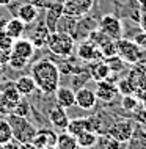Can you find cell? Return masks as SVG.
<instances>
[{
    "label": "cell",
    "mask_w": 146,
    "mask_h": 149,
    "mask_svg": "<svg viewBox=\"0 0 146 149\" xmlns=\"http://www.w3.org/2000/svg\"><path fill=\"white\" fill-rule=\"evenodd\" d=\"M60 69L52 60H39L31 66V79L43 94H54L60 86Z\"/></svg>",
    "instance_id": "obj_1"
},
{
    "label": "cell",
    "mask_w": 146,
    "mask_h": 149,
    "mask_svg": "<svg viewBox=\"0 0 146 149\" xmlns=\"http://www.w3.org/2000/svg\"><path fill=\"white\" fill-rule=\"evenodd\" d=\"M6 121L10 123L11 132H13V138L17 143H31L33 141L38 129H36L33 124L25 118V116L8 113Z\"/></svg>",
    "instance_id": "obj_2"
},
{
    "label": "cell",
    "mask_w": 146,
    "mask_h": 149,
    "mask_svg": "<svg viewBox=\"0 0 146 149\" xmlns=\"http://www.w3.org/2000/svg\"><path fill=\"white\" fill-rule=\"evenodd\" d=\"M47 47L57 57L61 58H68L72 55V52L75 50V41L69 33H64V31H52L50 36L47 39Z\"/></svg>",
    "instance_id": "obj_3"
},
{
    "label": "cell",
    "mask_w": 146,
    "mask_h": 149,
    "mask_svg": "<svg viewBox=\"0 0 146 149\" xmlns=\"http://www.w3.org/2000/svg\"><path fill=\"white\" fill-rule=\"evenodd\" d=\"M116 57H119L124 63H140L143 57H146V52H143V49L137 44L135 41L131 39H116Z\"/></svg>",
    "instance_id": "obj_4"
},
{
    "label": "cell",
    "mask_w": 146,
    "mask_h": 149,
    "mask_svg": "<svg viewBox=\"0 0 146 149\" xmlns=\"http://www.w3.org/2000/svg\"><path fill=\"white\" fill-rule=\"evenodd\" d=\"M97 29L112 39H121L124 35L123 22L115 14H104L99 19V22H97Z\"/></svg>",
    "instance_id": "obj_5"
},
{
    "label": "cell",
    "mask_w": 146,
    "mask_h": 149,
    "mask_svg": "<svg viewBox=\"0 0 146 149\" xmlns=\"http://www.w3.org/2000/svg\"><path fill=\"white\" fill-rule=\"evenodd\" d=\"M133 130H135V126H133V123L131 119L119 118V119L113 121V124L108 129V135H112L119 143H127L131 140Z\"/></svg>",
    "instance_id": "obj_6"
},
{
    "label": "cell",
    "mask_w": 146,
    "mask_h": 149,
    "mask_svg": "<svg viewBox=\"0 0 146 149\" xmlns=\"http://www.w3.org/2000/svg\"><path fill=\"white\" fill-rule=\"evenodd\" d=\"M63 2V14L71 17H82L91 13L94 6V0H61Z\"/></svg>",
    "instance_id": "obj_7"
},
{
    "label": "cell",
    "mask_w": 146,
    "mask_h": 149,
    "mask_svg": "<svg viewBox=\"0 0 146 149\" xmlns=\"http://www.w3.org/2000/svg\"><path fill=\"white\" fill-rule=\"evenodd\" d=\"M21 99H22V96L16 90L13 82H8L5 86H0V104L5 108V111L11 113Z\"/></svg>",
    "instance_id": "obj_8"
},
{
    "label": "cell",
    "mask_w": 146,
    "mask_h": 149,
    "mask_svg": "<svg viewBox=\"0 0 146 149\" xmlns=\"http://www.w3.org/2000/svg\"><path fill=\"white\" fill-rule=\"evenodd\" d=\"M77 58L85 63H93L102 58V54L91 39H83L77 46Z\"/></svg>",
    "instance_id": "obj_9"
},
{
    "label": "cell",
    "mask_w": 146,
    "mask_h": 149,
    "mask_svg": "<svg viewBox=\"0 0 146 149\" xmlns=\"http://www.w3.org/2000/svg\"><path fill=\"white\" fill-rule=\"evenodd\" d=\"M97 29V22H94V19L88 17L87 16H82V17L77 19L75 22V27H74V31H72V38L74 41H83V39H88V36L91 35V31Z\"/></svg>",
    "instance_id": "obj_10"
},
{
    "label": "cell",
    "mask_w": 146,
    "mask_h": 149,
    "mask_svg": "<svg viewBox=\"0 0 146 149\" xmlns=\"http://www.w3.org/2000/svg\"><path fill=\"white\" fill-rule=\"evenodd\" d=\"M94 94L97 100H102V102H112L113 99L118 94V88L113 82L110 80H101V82H96V90Z\"/></svg>",
    "instance_id": "obj_11"
},
{
    "label": "cell",
    "mask_w": 146,
    "mask_h": 149,
    "mask_svg": "<svg viewBox=\"0 0 146 149\" xmlns=\"http://www.w3.org/2000/svg\"><path fill=\"white\" fill-rule=\"evenodd\" d=\"M97 104V97L94 91L90 88H79L75 91V105L82 110H93Z\"/></svg>",
    "instance_id": "obj_12"
},
{
    "label": "cell",
    "mask_w": 146,
    "mask_h": 149,
    "mask_svg": "<svg viewBox=\"0 0 146 149\" xmlns=\"http://www.w3.org/2000/svg\"><path fill=\"white\" fill-rule=\"evenodd\" d=\"M61 16H63V2L57 0V3H52V5L47 6L44 25H46L50 31H55L57 30V24H58Z\"/></svg>",
    "instance_id": "obj_13"
},
{
    "label": "cell",
    "mask_w": 146,
    "mask_h": 149,
    "mask_svg": "<svg viewBox=\"0 0 146 149\" xmlns=\"http://www.w3.org/2000/svg\"><path fill=\"white\" fill-rule=\"evenodd\" d=\"M55 94V100L57 105L63 107L64 110H69L71 107L75 105V91L69 86H58Z\"/></svg>",
    "instance_id": "obj_14"
},
{
    "label": "cell",
    "mask_w": 146,
    "mask_h": 149,
    "mask_svg": "<svg viewBox=\"0 0 146 149\" xmlns=\"http://www.w3.org/2000/svg\"><path fill=\"white\" fill-rule=\"evenodd\" d=\"M55 141H57V134L54 130H50V129H39L36 132L31 144L35 146V149H46V148L55 146Z\"/></svg>",
    "instance_id": "obj_15"
},
{
    "label": "cell",
    "mask_w": 146,
    "mask_h": 149,
    "mask_svg": "<svg viewBox=\"0 0 146 149\" xmlns=\"http://www.w3.org/2000/svg\"><path fill=\"white\" fill-rule=\"evenodd\" d=\"M16 16L24 22V24H35L38 21V16H39V8L36 3H22L19 5L17 11H16Z\"/></svg>",
    "instance_id": "obj_16"
},
{
    "label": "cell",
    "mask_w": 146,
    "mask_h": 149,
    "mask_svg": "<svg viewBox=\"0 0 146 149\" xmlns=\"http://www.w3.org/2000/svg\"><path fill=\"white\" fill-rule=\"evenodd\" d=\"M90 77L94 79V82H101V80H107L110 79L112 75V68L110 64L104 60H97V61H93L90 63Z\"/></svg>",
    "instance_id": "obj_17"
},
{
    "label": "cell",
    "mask_w": 146,
    "mask_h": 149,
    "mask_svg": "<svg viewBox=\"0 0 146 149\" xmlns=\"http://www.w3.org/2000/svg\"><path fill=\"white\" fill-rule=\"evenodd\" d=\"M49 121L54 126V129H58V130H64L69 123V116H68L66 110L60 105H55L49 110Z\"/></svg>",
    "instance_id": "obj_18"
},
{
    "label": "cell",
    "mask_w": 146,
    "mask_h": 149,
    "mask_svg": "<svg viewBox=\"0 0 146 149\" xmlns=\"http://www.w3.org/2000/svg\"><path fill=\"white\" fill-rule=\"evenodd\" d=\"M11 54L17 55V57H22L25 60H30L31 57H33V54H35V46L31 44L30 39L17 38V39H14V42H13Z\"/></svg>",
    "instance_id": "obj_19"
},
{
    "label": "cell",
    "mask_w": 146,
    "mask_h": 149,
    "mask_svg": "<svg viewBox=\"0 0 146 149\" xmlns=\"http://www.w3.org/2000/svg\"><path fill=\"white\" fill-rule=\"evenodd\" d=\"M64 130L71 135H80L83 132H88V130H93V123H91V118H74V119H69L68 126ZM94 132V130H93Z\"/></svg>",
    "instance_id": "obj_20"
},
{
    "label": "cell",
    "mask_w": 146,
    "mask_h": 149,
    "mask_svg": "<svg viewBox=\"0 0 146 149\" xmlns=\"http://www.w3.org/2000/svg\"><path fill=\"white\" fill-rule=\"evenodd\" d=\"M25 27H27V24H24L17 16H14V17L8 19L5 22L3 30H5V35H8L10 38L17 39V38H22L24 31H25Z\"/></svg>",
    "instance_id": "obj_21"
},
{
    "label": "cell",
    "mask_w": 146,
    "mask_h": 149,
    "mask_svg": "<svg viewBox=\"0 0 146 149\" xmlns=\"http://www.w3.org/2000/svg\"><path fill=\"white\" fill-rule=\"evenodd\" d=\"M52 31L47 29L44 24H38V25L35 27V30L31 31V35H30V41L31 44L35 46V49L38 47V49H41V47L44 46H47V39H49V36H50Z\"/></svg>",
    "instance_id": "obj_22"
},
{
    "label": "cell",
    "mask_w": 146,
    "mask_h": 149,
    "mask_svg": "<svg viewBox=\"0 0 146 149\" xmlns=\"http://www.w3.org/2000/svg\"><path fill=\"white\" fill-rule=\"evenodd\" d=\"M13 83H14L16 90L19 91V94H21L22 97L30 96L31 93L36 90V83H35V80L31 79V75H22V77L16 79Z\"/></svg>",
    "instance_id": "obj_23"
},
{
    "label": "cell",
    "mask_w": 146,
    "mask_h": 149,
    "mask_svg": "<svg viewBox=\"0 0 146 149\" xmlns=\"http://www.w3.org/2000/svg\"><path fill=\"white\" fill-rule=\"evenodd\" d=\"M55 149H79L75 136L68 134V132L58 134L57 135V141H55Z\"/></svg>",
    "instance_id": "obj_24"
},
{
    "label": "cell",
    "mask_w": 146,
    "mask_h": 149,
    "mask_svg": "<svg viewBox=\"0 0 146 149\" xmlns=\"http://www.w3.org/2000/svg\"><path fill=\"white\" fill-rule=\"evenodd\" d=\"M75 140H77V146L79 148H82V149H90L93 146H96L97 144V134L96 132H93V130H88V132H83V134H80V135H77L75 136Z\"/></svg>",
    "instance_id": "obj_25"
},
{
    "label": "cell",
    "mask_w": 146,
    "mask_h": 149,
    "mask_svg": "<svg viewBox=\"0 0 146 149\" xmlns=\"http://www.w3.org/2000/svg\"><path fill=\"white\" fill-rule=\"evenodd\" d=\"M127 143L131 144L129 149H146V134L141 129H135Z\"/></svg>",
    "instance_id": "obj_26"
},
{
    "label": "cell",
    "mask_w": 146,
    "mask_h": 149,
    "mask_svg": "<svg viewBox=\"0 0 146 149\" xmlns=\"http://www.w3.org/2000/svg\"><path fill=\"white\" fill-rule=\"evenodd\" d=\"M69 60H64V63H61L58 66L60 74H79V72H83L85 69H82V66H79L74 58L68 57Z\"/></svg>",
    "instance_id": "obj_27"
},
{
    "label": "cell",
    "mask_w": 146,
    "mask_h": 149,
    "mask_svg": "<svg viewBox=\"0 0 146 149\" xmlns=\"http://www.w3.org/2000/svg\"><path fill=\"white\" fill-rule=\"evenodd\" d=\"M13 132H11L10 123L6 121V118H0V146L5 143L13 141Z\"/></svg>",
    "instance_id": "obj_28"
},
{
    "label": "cell",
    "mask_w": 146,
    "mask_h": 149,
    "mask_svg": "<svg viewBox=\"0 0 146 149\" xmlns=\"http://www.w3.org/2000/svg\"><path fill=\"white\" fill-rule=\"evenodd\" d=\"M28 61H30V60H25V58H22V57H17V55L10 54V58H8L6 64H8V66H10L13 71H22L24 68H27Z\"/></svg>",
    "instance_id": "obj_29"
},
{
    "label": "cell",
    "mask_w": 146,
    "mask_h": 149,
    "mask_svg": "<svg viewBox=\"0 0 146 149\" xmlns=\"http://www.w3.org/2000/svg\"><path fill=\"white\" fill-rule=\"evenodd\" d=\"M140 104V100L137 96L133 94H124L123 99H121V107L124 108V110H133V108H137Z\"/></svg>",
    "instance_id": "obj_30"
},
{
    "label": "cell",
    "mask_w": 146,
    "mask_h": 149,
    "mask_svg": "<svg viewBox=\"0 0 146 149\" xmlns=\"http://www.w3.org/2000/svg\"><path fill=\"white\" fill-rule=\"evenodd\" d=\"M11 113L19 115V116H25V118H28V113H30V104H28L27 100L22 97V99L17 102V105L14 107V110L11 111Z\"/></svg>",
    "instance_id": "obj_31"
},
{
    "label": "cell",
    "mask_w": 146,
    "mask_h": 149,
    "mask_svg": "<svg viewBox=\"0 0 146 149\" xmlns=\"http://www.w3.org/2000/svg\"><path fill=\"white\" fill-rule=\"evenodd\" d=\"M102 144H104V149H121L123 143L115 140L112 135H107V136H102Z\"/></svg>",
    "instance_id": "obj_32"
},
{
    "label": "cell",
    "mask_w": 146,
    "mask_h": 149,
    "mask_svg": "<svg viewBox=\"0 0 146 149\" xmlns=\"http://www.w3.org/2000/svg\"><path fill=\"white\" fill-rule=\"evenodd\" d=\"M132 113H133V119H137L138 123H145L146 124V107H143V105L138 104V107L133 108Z\"/></svg>",
    "instance_id": "obj_33"
},
{
    "label": "cell",
    "mask_w": 146,
    "mask_h": 149,
    "mask_svg": "<svg viewBox=\"0 0 146 149\" xmlns=\"http://www.w3.org/2000/svg\"><path fill=\"white\" fill-rule=\"evenodd\" d=\"M13 42H14V39H13V38H10L8 35H2V36H0V49H2V50L11 52Z\"/></svg>",
    "instance_id": "obj_34"
},
{
    "label": "cell",
    "mask_w": 146,
    "mask_h": 149,
    "mask_svg": "<svg viewBox=\"0 0 146 149\" xmlns=\"http://www.w3.org/2000/svg\"><path fill=\"white\" fill-rule=\"evenodd\" d=\"M118 88V93H124V94H132V91H135L133 90V86H132V83H131V80H121L119 82V85L116 86Z\"/></svg>",
    "instance_id": "obj_35"
},
{
    "label": "cell",
    "mask_w": 146,
    "mask_h": 149,
    "mask_svg": "<svg viewBox=\"0 0 146 149\" xmlns=\"http://www.w3.org/2000/svg\"><path fill=\"white\" fill-rule=\"evenodd\" d=\"M133 41H135L141 49H143V52H146V33H145V31H141V33L137 35L135 38H133Z\"/></svg>",
    "instance_id": "obj_36"
},
{
    "label": "cell",
    "mask_w": 146,
    "mask_h": 149,
    "mask_svg": "<svg viewBox=\"0 0 146 149\" xmlns=\"http://www.w3.org/2000/svg\"><path fill=\"white\" fill-rule=\"evenodd\" d=\"M138 25H140L141 31H145V33H146V10H141L140 17H138Z\"/></svg>",
    "instance_id": "obj_37"
},
{
    "label": "cell",
    "mask_w": 146,
    "mask_h": 149,
    "mask_svg": "<svg viewBox=\"0 0 146 149\" xmlns=\"http://www.w3.org/2000/svg\"><path fill=\"white\" fill-rule=\"evenodd\" d=\"M0 149H21V146H19V143L16 141V140H13V141H10V143L2 144Z\"/></svg>",
    "instance_id": "obj_38"
},
{
    "label": "cell",
    "mask_w": 146,
    "mask_h": 149,
    "mask_svg": "<svg viewBox=\"0 0 146 149\" xmlns=\"http://www.w3.org/2000/svg\"><path fill=\"white\" fill-rule=\"evenodd\" d=\"M10 54H11V52H6V50H2V49H0V63L5 64V63L8 61V58H10Z\"/></svg>",
    "instance_id": "obj_39"
},
{
    "label": "cell",
    "mask_w": 146,
    "mask_h": 149,
    "mask_svg": "<svg viewBox=\"0 0 146 149\" xmlns=\"http://www.w3.org/2000/svg\"><path fill=\"white\" fill-rule=\"evenodd\" d=\"M13 0H0V6H10Z\"/></svg>",
    "instance_id": "obj_40"
},
{
    "label": "cell",
    "mask_w": 146,
    "mask_h": 149,
    "mask_svg": "<svg viewBox=\"0 0 146 149\" xmlns=\"http://www.w3.org/2000/svg\"><path fill=\"white\" fill-rule=\"evenodd\" d=\"M140 5V10H146V0H137Z\"/></svg>",
    "instance_id": "obj_41"
},
{
    "label": "cell",
    "mask_w": 146,
    "mask_h": 149,
    "mask_svg": "<svg viewBox=\"0 0 146 149\" xmlns=\"http://www.w3.org/2000/svg\"><path fill=\"white\" fill-rule=\"evenodd\" d=\"M3 71H5V64H3V63H0V75L3 74Z\"/></svg>",
    "instance_id": "obj_42"
},
{
    "label": "cell",
    "mask_w": 146,
    "mask_h": 149,
    "mask_svg": "<svg viewBox=\"0 0 146 149\" xmlns=\"http://www.w3.org/2000/svg\"><path fill=\"white\" fill-rule=\"evenodd\" d=\"M54 2H57V0H54Z\"/></svg>",
    "instance_id": "obj_43"
}]
</instances>
